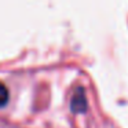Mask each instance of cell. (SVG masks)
Instances as JSON below:
<instances>
[{
	"instance_id": "1",
	"label": "cell",
	"mask_w": 128,
	"mask_h": 128,
	"mask_svg": "<svg viewBox=\"0 0 128 128\" xmlns=\"http://www.w3.org/2000/svg\"><path fill=\"white\" fill-rule=\"evenodd\" d=\"M87 108H88V102H87L86 91L83 87H77L72 95V100H70V110L73 113H86Z\"/></svg>"
},
{
	"instance_id": "2",
	"label": "cell",
	"mask_w": 128,
	"mask_h": 128,
	"mask_svg": "<svg viewBox=\"0 0 128 128\" xmlns=\"http://www.w3.org/2000/svg\"><path fill=\"white\" fill-rule=\"evenodd\" d=\"M7 102H8V88L6 87V84L0 83V108H3Z\"/></svg>"
}]
</instances>
